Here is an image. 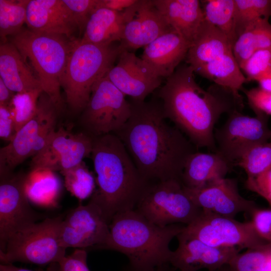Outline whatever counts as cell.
Returning <instances> with one entry per match:
<instances>
[{"instance_id":"6da1fadb","label":"cell","mask_w":271,"mask_h":271,"mask_svg":"<svg viewBox=\"0 0 271 271\" xmlns=\"http://www.w3.org/2000/svg\"><path fill=\"white\" fill-rule=\"evenodd\" d=\"M129 102L130 117L114 134L140 174L150 183L181 181L188 159L198 148L177 127L167 122L157 97L149 101Z\"/></svg>"},{"instance_id":"7a4b0ae2","label":"cell","mask_w":271,"mask_h":271,"mask_svg":"<svg viewBox=\"0 0 271 271\" xmlns=\"http://www.w3.org/2000/svg\"><path fill=\"white\" fill-rule=\"evenodd\" d=\"M189 65L178 66L166 78L156 97L166 119L172 121L198 149L216 151L215 125L223 113L240 111L242 98L217 85L207 90L196 82Z\"/></svg>"},{"instance_id":"3957f363","label":"cell","mask_w":271,"mask_h":271,"mask_svg":"<svg viewBox=\"0 0 271 271\" xmlns=\"http://www.w3.org/2000/svg\"><path fill=\"white\" fill-rule=\"evenodd\" d=\"M90 157L97 189L90 201L99 207L110 224L116 214L135 209L150 183L141 175L114 133L93 137Z\"/></svg>"},{"instance_id":"277c9868","label":"cell","mask_w":271,"mask_h":271,"mask_svg":"<svg viewBox=\"0 0 271 271\" xmlns=\"http://www.w3.org/2000/svg\"><path fill=\"white\" fill-rule=\"evenodd\" d=\"M185 225L162 227L149 221L134 209L116 214L109 224L103 249L118 251L128 259V271H155L170 264V243Z\"/></svg>"},{"instance_id":"5b68a950","label":"cell","mask_w":271,"mask_h":271,"mask_svg":"<svg viewBox=\"0 0 271 271\" xmlns=\"http://www.w3.org/2000/svg\"><path fill=\"white\" fill-rule=\"evenodd\" d=\"M74 40L64 35L35 32L22 29L11 37V42L26 61L29 60L43 92L58 112L63 108L61 81Z\"/></svg>"},{"instance_id":"8992f818","label":"cell","mask_w":271,"mask_h":271,"mask_svg":"<svg viewBox=\"0 0 271 271\" xmlns=\"http://www.w3.org/2000/svg\"><path fill=\"white\" fill-rule=\"evenodd\" d=\"M123 49L119 44L101 46L75 40L61 81L66 101L82 111L95 84L106 75Z\"/></svg>"},{"instance_id":"52a82bcc","label":"cell","mask_w":271,"mask_h":271,"mask_svg":"<svg viewBox=\"0 0 271 271\" xmlns=\"http://www.w3.org/2000/svg\"><path fill=\"white\" fill-rule=\"evenodd\" d=\"M62 220L59 217L46 218L13 234L0 250L2 264L22 262L43 265L59 261L66 249L60 238Z\"/></svg>"},{"instance_id":"ba28073f","label":"cell","mask_w":271,"mask_h":271,"mask_svg":"<svg viewBox=\"0 0 271 271\" xmlns=\"http://www.w3.org/2000/svg\"><path fill=\"white\" fill-rule=\"evenodd\" d=\"M134 210L162 227L174 224L187 225L202 212L192 201L181 181L176 179L150 183Z\"/></svg>"},{"instance_id":"9c48e42d","label":"cell","mask_w":271,"mask_h":271,"mask_svg":"<svg viewBox=\"0 0 271 271\" xmlns=\"http://www.w3.org/2000/svg\"><path fill=\"white\" fill-rule=\"evenodd\" d=\"M58 113L50 97L43 92L35 116L16 132L7 145L1 148L0 174L14 172L27 159L41 151L55 130Z\"/></svg>"},{"instance_id":"30bf717a","label":"cell","mask_w":271,"mask_h":271,"mask_svg":"<svg viewBox=\"0 0 271 271\" xmlns=\"http://www.w3.org/2000/svg\"><path fill=\"white\" fill-rule=\"evenodd\" d=\"M131 114L130 102L106 75L94 85L88 103L82 111L80 123L93 137L114 133Z\"/></svg>"},{"instance_id":"8fae6325","label":"cell","mask_w":271,"mask_h":271,"mask_svg":"<svg viewBox=\"0 0 271 271\" xmlns=\"http://www.w3.org/2000/svg\"><path fill=\"white\" fill-rule=\"evenodd\" d=\"M268 119L269 116L262 114L250 117L237 110L229 113L225 122L214 130L215 152L236 165L250 149L270 140Z\"/></svg>"},{"instance_id":"7c38bea8","label":"cell","mask_w":271,"mask_h":271,"mask_svg":"<svg viewBox=\"0 0 271 271\" xmlns=\"http://www.w3.org/2000/svg\"><path fill=\"white\" fill-rule=\"evenodd\" d=\"M182 231L215 247L253 249L267 243L255 232L250 221L239 222L202 210L200 214Z\"/></svg>"},{"instance_id":"4fadbf2b","label":"cell","mask_w":271,"mask_h":271,"mask_svg":"<svg viewBox=\"0 0 271 271\" xmlns=\"http://www.w3.org/2000/svg\"><path fill=\"white\" fill-rule=\"evenodd\" d=\"M26 176L14 172L0 174V250L10 236L40 218L26 194Z\"/></svg>"},{"instance_id":"5bb4252c","label":"cell","mask_w":271,"mask_h":271,"mask_svg":"<svg viewBox=\"0 0 271 271\" xmlns=\"http://www.w3.org/2000/svg\"><path fill=\"white\" fill-rule=\"evenodd\" d=\"M93 140L85 132L73 133L61 127L52 132L44 148L33 157L31 170H48L62 174L90 156Z\"/></svg>"},{"instance_id":"9a60e30c","label":"cell","mask_w":271,"mask_h":271,"mask_svg":"<svg viewBox=\"0 0 271 271\" xmlns=\"http://www.w3.org/2000/svg\"><path fill=\"white\" fill-rule=\"evenodd\" d=\"M109 223L99 207L89 201L80 204L62 219L60 238L66 249H84L90 247L102 248L109 233Z\"/></svg>"},{"instance_id":"2e32d148","label":"cell","mask_w":271,"mask_h":271,"mask_svg":"<svg viewBox=\"0 0 271 271\" xmlns=\"http://www.w3.org/2000/svg\"><path fill=\"white\" fill-rule=\"evenodd\" d=\"M184 187L193 203L203 211L234 218L242 212L250 214L257 207L254 201L240 194L235 179H219L198 188Z\"/></svg>"},{"instance_id":"e0dca14e","label":"cell","mask_w":271,"mask_h":271,"mask_svg":"<svg viewBox=\"0 0 271 271\" xmlns=\"http://www.w3.org/2000/svg\"><path fill=\"white\" fill-rule=\"evenodd\" d=\"M178 247L172 251L170 264L178 271H216L228 263L240 249L209 246L182 231L177 236Z\"/></svg>"},{"instance_id":"ac0fdd59","label":"cell","mask_w":271,"mask_h":271,"mask_svg":"<svg viewBox=\"0 0 271 271\" xmlns=\"http://www.w3.org/2000/svg\"><path fill=\"white\" fill-rule=\"evenodd\" d=\"M106 76L122 93L137 101H145L162 83V78L155 76L141 58L126 50L121 52Z\"/></svg>"},{"instance_id":"d6986e66","label":"cell","mask_w":271,"mask_h":271,"mask_svg":"<svg viewBox=\"0 0 271 271\" xmlns=\"http://www.w3.org/2000/svg\"><path fill=\"white\" fill-rule=\"evenodd\" d=\"M172 28L153 0H140L136 13L125 24L119 45L128 51L145 47Z\"/></svg>"},{"instance_id":"ffe728a7","label":"cell","mask_w":271,"mask_h":271,"mask_svg":"<svg viewBox=\"0 0 271 271\" xmlns=\"http://www.w3.org/2000/svg\"><path fill=\"white\" fill-rule=\"evenodd\" d=\"M26 23L32 31L64 35L71 40L78 30L63 0H29Z\"/></svg>"},{"instance_id":"44dd1931","label":"cell","mask_w":271,"mask_h":271,"mask_svg":"<svg viewBox=\"0 0 271 271\" xmlns=\"http://www.w3.org/2000/svg\"><path fill=\"white\" fill-rule=\"evenodd\" d=\"M190 47L172 28L146 46L141 58L155 76L167 78L186 58Z\"/></svg>"},{"instance_id":"7402d4cb","label":"cell","mask_w":271,"mask_h":271,"mask_svg":"<svg viewBox=\"0 0 271 271\" xmlns=\"http://www.w3.org/2000/svg\"><path fill=\"white\" fill-rule=\"evenodd\" d=\"M136 4L137 2L122 12L104 8L96 9L85 26L81 41L101 46L120 42L125 24L137 11Z\"/></svg>"},{"instance_id":"603a6c76","label":"cell","mask_w":271,"mask_h":271,"mask_svg":"<svg viewBox=\"0 0 271 271\" xmlns=\"http://www.w3.org/2000/svg\"><path fill=\"white\" fill-rule=\"evenodd\" d=\"M168 24L191 46L204 20L200 1L153 0Z\"/></svg>"},{"instance_id":"cb8c5ba5","label":"cell","mask_w":271,"mask_h":271,"mask_svg":"<svg viewBox=\"0 0 271 271\" xmlns=\"http://www.w3.org/2000/svg\"><path fill=\"white\" fill-rule=\"evenodd\" d=\"M0 78L15 93L43 90L36 74H34L17 48L11 42L1 43Z\"/></svg>"},{"instance_id":"d4e9b609","label":"cell","mask_w":271,"mask_h":271,"mask_svg":"<svg viewBox=\"0 0 271 271\" xmlns=\"http://www.w3.org/2000/svg\"><path fill=\"white\" fill-rule=\"evenodd\" d=\"M233 167L217 152L192 154L188 159L181 181L188 188H198L214 180L225 178Z\"/></svg>"},{"instance_id":"484cf974","label":"cell","mask_w":271,"mask_h":271,"mask_svg":"<svg viewBox=\"0 0 271 271\" xmlns=\"http://www.w3.org/2000/svg\"><path fill=\"white\" fill-rule=\"evenodd\" d=\"M230 51L232 48L226 35L204 19L186 58L194 71Z\"/></svg>"},{"instance_id":"4316f807","label":"cell","mask_w":271,"mask_h":271,"mask_svg":"<svg viewBox=\"0 0 271 271\" xmlns=\"http://www.w3.org/2000/svg\"><path fill=\"white\" fill-rule=\"evenodd\" d=\"M196 72L237 95L246 79L230 51L194 70Z\"/></svg>"},{"instance_id":"83f0119b","label":"cell","mask_w":271,"mask_h":271,"mask_svg":"<svg viewBox=\"0 0 271 271\" xmlns=\"http://www.w3.org/2000/svg\"><path fill=\"white\" fill-rule=\"evenodd\" d=\"M271 49V24L268 18H260L248 24L238 35L232 47L240 67L257 50Z\"/></svg>"},{"instance_id":"f1b7e54d","label":"cell","mask_w":271,"mask_h":271,"mask_svg":"<svg viewBox=\"0 0 271 271\" xmlns=\"http://www.w3.org/2000/svg\"><path fill=\"white\" fill-rule=\"evenodd\" d=\"M61 190V183L55 172L34 170L27 175L25 190L32 202L43 206H54Z\"/></svg>"},{"instance_id":"f546056e","label":"cell","mask_w":271,"mask_h":271,"mask_svg":"<svg viewBox=\"0 0 271 271\" xmlns=\"http://www.w3.org/2000/svg\"><path fill=\"white\" fill-rule=\"evenodd\" d=\"M204 19L227 37L232 48L237 39L234 0L200 1Z\"/></svg>"},{"instance_id":"4dcf8cb0","label":"cell","mask_w":271,"mask_h":271,"mask_svg":"<svg viewBox=\"0 0 271 271\" xmlns=\"http://www.w3.org/2000/svg\"><path fill=\"white\" fill-rule=\"evenodd\" d=\"M29 0H0L1 42L15 35L23 29L26 20L27 7Z\"/></svg>"},{"instance_id":"1f68e13d","label":"cell","mask_w":271,"mask_h":271,"mask_svg":"<svg viewBox=\"0 0 271 271\" xmlns=\"http://www.w3.org/2000/svg\"><path fill=\"white\" fill-rule=\"evenodd\" d=\"M64 184L70 193L80 200L91 196L95 191L96 180L84 162L62 173Z\"/></svg>"},{"instance_id":"d6a6232c","label":"cell","mask_w":271,"mask_h":271,"mask_svg":"<svg viewBox=\"0 0 271 271\" xmlns=\"http://www.w3.org/2000/svg\"><path fill=\"white\" fill-rule=\"evenodd\" d=\"M234 23L237 38L250 22L271 16V0H234Z\"/></svg>"},{"instance_id":"836d02e7","label":"cell","mask_w":271,"mask_h":271,"mask_svg":"<svg viewBox=\"0 0 271 271\" xmlns=\"http://www.w3.org/2000/svg\"><path fill=\"white\" fill-rule=\"evenodd\" d=\"M271 253V243L238 253L220 271H265L267 258Z\"/></svg>"},{"instance_id":"e575fe53","label":"cell","mask_w":271,"mask_h":271,"mask_svg":"<svg viewBox=\"0 0 271 271\" xmlns=\"http://www.w3.org/2000/svg\"><path fill=\"white\" fill-rule=\"evenodd\" d=\"M247 175V178L257 177L271 167V140L250 149L237 163Z\"/></svg>"},{"instance_id":"d590c367","label":"cell","mask_w":271,"mask_h":271,"mask_svg":"<svg viewBox=\"0 0 271 271\" xmlns=\"http://www.w3.org/2000/svg\"><path fill=\"white\" fill-rule=\"evenodd\" d=\"M43 92L38 90L15 93L10 105L14 115L16 132L35 116L39 98Z\"/></svg>"},{"instance_id":"8d00e7d4","label":"cell","mask_w":271,"mask_h":271,"mask_svg":"<svg viewBox=\"0 0 271 271\" xmlns=\"http://www.w3.org/2000/svg\"><path fill=\"white\" fill-rule=\"evenodd\" d=\"M246 81H257L271 69V49L255 51L240 68Z\"/></svg>"},{"instance_id":"74e56055","label":"cell","mask_w":271,"mask_h":271,"mask_svg":"<svg viewBox=\"0 0 271 271\" xmlns=\"http://www.w3.org/2000/svg\"><path fill=\"white\" fill-rule=\"evenodd\" d=\"M80 32H84L92 13L97 9L98 0H63Z\"/></svg>"},{"instance_id":"f35d334b","label":"cell","mask_w":271,"mask_h":271,"mask_svg":"<svg viewBox=\"0 0 271 271\" xmlns=\"http://www.w3.org/2000/svg\"><path fill=\"white\" fill-rule=\"evenodd\" d=\"M87 258V253L85 249L77 248L71 254L49 264L47 271H90Z\"/></svg>"},{"instance_id":"ab89813d","label":"cell","mask_w":271,"mask_h":271,"mask_svg":"<svg viewBox=\"0 0 271 271\" xmlns=\"http://www.w3.org/2000/svg\"><path fill=\"white\" fill-rule=\"evenodd\" d=\"M248 104L255 114L271 115V92L259 87L244 90Z\"/></svg>"},{"instance_id":"60d3db41","label":"cell","mask_w":271,"mask_h":271,"mask_svg":"<svg viewBox=\"0 0 271 271\" xmlns=\"http://www.w3.org/2000/svg\"><path fill=\"white\" fill-rule=\"evenodd\" d=\"M250 215V221L257 235L265 241L271 243V209L256 207Z\"/></svg>"},{"instance_id":"b9f144b4","label":"cell","mask_w":271,"mask_h":271,"mask_svg":"<svg viewBox=\"0 0 271 271\" xmlns=\"http://www.w3.org/2000/svg\"><path fill=\"white\" fill-rule=\"evenodd\" d=\"M245 187L265 199L271 206V167L252 178H247Z\"/></svg>"},{"instance_id":"7bdbcfd3","label":"cell","mask_w":271,"mask_h":271,"mask_svg":"<svg viewBox=\"0 0 271 271\" xmlns=\"http://www.w3.org/2000/svg\"><path fill=\"white\" fill-rule=\"evenodd\" d=\"M16 132L14 115L10 104L0 105L1 138L9 143Z\"/></svg>"},{"instance_id":"ee69618b","label":"cell","mask_w":271,"mask_h":271,"mask_svg":"<svg viewBox=\"0 0 271 271\" xmlns=\"http://www.w3.org/2000/svg\"><path fill=\"white\" fill-rule=\"evenodd\" d=\"M137 0H98L97 9L104 8L122 12L133 6Z\"/></svg>"},{"instance_id":"f6af8a7d","label":"cell","mask_w":271,"mask_h":271,"mask_svg":"<svg viewBox=\"0 0 271 271\" xmlns=\"http://www.w3.org/2000/svg\"><path fill=\"white\" fill-rule=\"evenodd\" d=\"M15 94L0 78V105L10 104Z\"/></svg>"},{"instance_id":"bcb514c9","label":"cell","mask_w":271,"mask_h":271,"mask_svg":"<svg viewBox=\"0 0 271 271\" xmlns=\"http://www.w3.org/2000/svg\"><path fill=\"white\" fill-rule=\"evenodd\" d=\"M259 87L271 92V69L257 80Z\"/></svg>"},{"instance_id":"7dc6e473","label":"cell","mask_w":271,"mask_h":271,"mask_svg":"<svg viewBox=\"0 0 271 271\" xmlns=\"http://www.w3.org/2000/svg\"><path fill=\"white\" fill-rule=\"evenodd\" d=\"M0 271H33L27 268L19 267L13 265V264H1Z\"/></svg>"},{"instance_id":"c3c4849f","label":"cell","mask_w":271,"mask_h":271,"mask_svg":"<svg viewBox=\"0 0 271 271\" xmlns=\"http://www.w3.org/2000/svg\"><path fill=\"white\" fill-rule=\"evenodd\" d=\"M177 269L172 266L170 264L166 265L162 267L159 268L155 271H176Z\"/></svg>"},{"instance_id":"681fc988","label":"cell","mask_w":271,"mask_h":271,"mask_svg":"<svg viewBox=\"0 0 271 271\" xmlns=\"http://www.w3.org/2000/svg\"><path fill=\"white\" fill-rule=\"evenodd\" d=\"M265 271H271V253L267 258L265 266Z\"/></svg>"},{"instance_id":"f907efd6","label":"cell","mask_w":271,"mask_h":271,"mask_svg":"<svg viewBox=\"0 0 271 271\" xmlns=\"http://www.w3.org/2000/svg\"><path fill=\"white\" fill-rule=\"evenodd\" d=\"M216 271H220L219 269L217 270Z\"/></svg>"},{"instance_id":"816d5d0a","label":"cell","mask_w":271,"mask_h":271,"mask_svg":"<svg viewBox=\"0 0 271 271\" xmlns=\"http://www.w3.org/2000/svg\"><path fill=\"white\" fill-rule=\"evenodd\" d=\"M270 140H271V138H270Z\"/></svg>"}]
</instances>
